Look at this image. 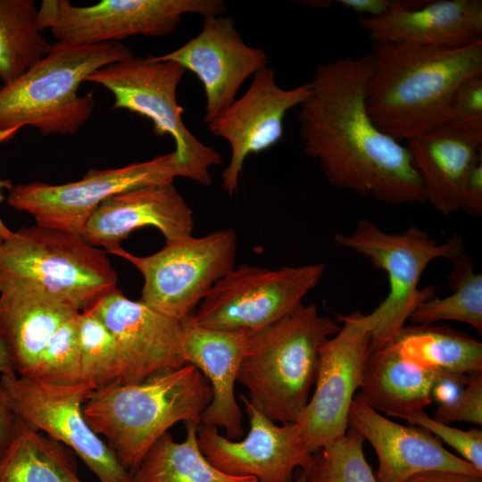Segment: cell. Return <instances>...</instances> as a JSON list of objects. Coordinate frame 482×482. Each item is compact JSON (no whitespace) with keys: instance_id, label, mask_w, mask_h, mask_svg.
Here are the masks:
<instances>
[{"instance_id":"cell-1","label":"cell","mask_w":482,"mask_h":482,"mask_svg":"<svg viewBox=\"0 0 482 482\" xmlns=\"http://www.w3.org/2000/svg\"><path fill=\"white\" fill-rule=\"evenodd\" d=\"M372 71L371 54L315 68L298 114L304 151L335 187L390 205L425 203L406 146L379 130L369 115L366 88Z\"/></svg>"},{"instance_id":"cell-2","label":"cell","mask_w":482,"mask_h":482,"mask_svg":"<svg viewBox=\"0 0 482 482\" xmlns=\"http://www.w3.org/2000/svg\"><path fill=\"white\" fill-rule=\"evenodd\" d=\"M370 54L367 110L398 142L447 124L459 87L482 76V39L457 48L372 43Z\"/></svg>"},{"instance_id":"cell-3","label":"cell","mask_w":482,"mask_h":482,"mask_svg":"<svg viewBox=\"0 0 482 482\" xmlns=\"http://www.w3.org/2000/svg\"><path fill=\"white\" fill-rule=\"evenodd\" d=\"M212 400L206 378L194 365L155 374L129 385L112 384L92 391L84 416L131 473L152 445L175 424L201 425Z\"/></svg>"},{"instance_id":"cell-4","label":"cell","mask_w":482,"mask_h":482,"mask_svg":"<svg viewBox=\"0 0 482 482\" xmlns=\"http://www.w3.org/2000/svg\"><path fill=\"white\" fill-rule=\"evenodd\" d=\"M131 54L120 42L52 44L45 57L0 87V144L12 140L27 127L44 136L77 133L95 108L92 93L79 95V85L96 70Z\"/></svg>"},{"instance_id":"cell-5","label":"cell","mask_w":482,"mask_h":482,"mask_svg":"<svg viewBox=\"0 0 482 482\" xmlns=\"http://www.w3.org/2000/svg\"><path fill=\"white\" fill-rule=\"evenodd\" d=\"M341 328L315 304H300L277 322L251 331L237 382L247 400L278 424L295 423L310 399L319 348Z\"/></svg>"},{"instance_id":"cell-6","label":"cell","mask_w":482,"mask_h":482,"mask_svg":"<svg viewBox=\"0 0 482 482\" xmlns=\"http://www.w3.org/2000/svg\"><path fill=\"white\" fill-rule=\"evenodd\" d=\"M107 252L77 234L36 224L0 241V289L36 287L81 312L117 288Z\"/></svg>"},{"instance_id":"cell-7","label":"cell","mask_w":482,"mask_h":482,"mask_svg":"<svg viewBox=\"0 0 482 482\" xmlns=\"http://www.w3.org/2000/svg\"><path fill=\"white\" fill-rule=\"evenodd\" d=\"M334 240L366 257L388 276V295L367 314L372 324L369 352L388 344L405 326L416 307L433 297L432 287L419 288L427 266L438 258L453 260L464 250V241L457 235L439 243L417 226L412 225L402 233H387L367 219L360 220L350 234H336Z\"/></svg>"},{"instance_id":"cell-8","label":"cell","mask_w":482,"mask_h":482,"mask_svg":"<svg viewBox=\"0 0 482 482\" xmlns=\"http://www.w3.org/2000/svg\"><path fill=\"white\" fill-rule=\"evenodd\" d=\"M185 72L178 62L131 54L96 70L85 82L108 89L114 97L112 110L125 109L144 116L153 122L155 135L171 136L181 178L209 187L212 183L209 169L220 164L223 158L203 144L182 120L184 109L178 103L177 88Z\"/></svg>"},{"instance_id":"cell-9","label":"cell","mask_w":482,"mask_h":482,"mask_svg":"<svg viewBox=\"0 0 482 482\" xmlns=\"http://www.w3.org/2000/svg\"><path fill=\"white\" fill-rule=\"evenodd\" d=\"M237 236L231 229L204 237L166 241L158 252L134 255L120 247L109 253L132 263L142 274L140 301L174 320L184 322L214 284L236 263Z\"/></svg>"},{"instance_id":"cell-10","label":"cell","mask_w":482,"mask_h":482,"mask_svg":"<svg viewBox=\"0 0 482 482\" xmlns=\"http://www.w3.org/2000/svg\"><path fill=\"white\" fill-rule=\"evenodd\" d=\"M324 270L323 263L278 269L235 266L214 284L189 320L216 330H258L302 304Z\"/></svg>"},{"instance_id":"cell-11","label":"cell","mask_w":482,"mask_h":482,"mask_svg":"<svg viewBox=\"0 0 482 482\" xmlns=\"http://www.w3.org/2000/svg\"><path fill=\"white\" fill-rule=\"evenodd\" d=\"M93 390L17 374L0 376V398L19 419L79 456L99 482H132V474L89 426L83 405Z\"/></svg>"},{"instance_id":"cell-12","label":"cell","mask_w":482,"mask_h":482,"mask_svg":"<svg viewBox=\"0 0 482 482\" xmlns=\"http://www.w3.org/2000/svg\"><path fill=\"white\" fill-rule=\"evenodd\" d=\"M222 0H102L76 6L69 0H43L37 10L41 31L57 42L75 46L120 42L129 36L162 37L172 33L185 13L204 18L223 15Z\"/></svg>"},{"instance_id":"cell-13","label":"cell","mask_w":482,"mask_h":482,"mask_svg":"<svg viewBox=\"0 0 482 482\" xmlns=\"http://www.w3.org/2000/svg\"><path fill=\"white\" fill-rule=\"evenodd\" d=\"M175 153L105 170H89L81 179L53 185L34 181L9 190L8 204L34 217L37 225L83 236L97 207L131 189L171 184L180 177Z\"/></svg>"},{"instance_id":"cell-14","label":"cell","mask_w":482,"mask_h":482,"mask_svg":"<svg viewBox=\"0 0 482 482\" xmlns=\"http://www.w3.org/2000/svg\"><path fill=\"white\" fill-rule=\"evenodd\" d=\"M336 320L343 326L319 348L314 392L295 422L312 453L345 436L369 354L372 324L368 315L354 312Z\"/></svg>"},{"instance_id":"cell-15","label":"cell","mask_w":482,"mask_h":482,"mask_svg":"<svg viewBox=\"0 0 482 482\" xmlns=\"http://www.w3.org/2000/svg\"><path fill=\"white\" fill-rule=\"evenodd\" d=\"M239 398L249 420V432L241 440L220 435L213 426L200 425L198 445L220 471L257 482H293L307 467L309 451L297 423L278 424L256 409L244 395Z\"/></svg>"},{"instance_id":"cell-16","label":"cell","mask_w":482,"mask_h":482,"mask_svg":"<svg viewBox=\"0 0 482 482\" xmlns=\"http://www.w3.org/2000/svg\"><path fill=\"white\" fill-rule=\"evenodd\" d=\"M311 91L309 81L285 89L276 82L268 65L257 71L246 92L217 118L207 123L209 131L230 146V160L222 172V187L229 195L238 189L246 157L276 145L284 134L287 112L300 106Z\"/></svg>"},{"instance_id":"cell-17","label":"cell","mask_w":482,"mask_h":482,"mask_svg":"<svg viewBox=\"0 0 482 482\" xmlns=\"http://www.w3.org/2000/svg\"><path fill=\"white\" fill-rule=\"evenodd\" d=\"M112 334L119 355L115 384H136L186 364L181 356L183 322L132 301L117 287L89 308Z\"/></svg>"},{"instance_id":"cell-18","label":"cell","mask_w":482,"mask_h":482,"mask_svg":"<svg viewBox=\"0 0 482 482\" xmlns=\"http://www.w3.org/2000/svg\"><path fill=\"white\" fill-rule=\"evenodd\" d=\"M156 58L178 62L197 77L205 94L206 124L236 100L246 79L268 64L266 53L246 45L234 20L223 15L204 18L197 36Z\"/></svg>"},{"instance_id":"cell-19","label":"cell","mask_w":482,"mask_h":482,"mask_svg":"<svg viewBox=\"0 0 482 482\" xmlns=\"http://www.w3.org/2000/svg\"><path fill=\"white\" fill-rule=\"evenodd\" d=\"M349 425L374 448L378 468V482H406L411 477L430 470H447L482 476V471L446 450L426 429L407 427L386 419L357 394L351 403Z\"/></svg>"},{"instance_id":"cell-20","label":"cell","mask_w":482,"mask_h":482,"mask_svg":"<svg viewBox=\"0 0 482 482\" xmlns=\"http://www.w3.org/2000/svg\"><path fill=\"white\" fill-rule=\"evenodd\" d=\"M372 43L457 48L482 39L481 0L402 1L379 17L359 20Z\"/></svg>"},{"instance_id":"cell-21","label":"cell","mask_w":482,"mask_h":482,"mask_svg":"<svg viewBox=\"0 0 482 482\" xmlns=\"http://www.w3.org/2000/svg\"><path fill=\"white\" fill-rule=\"evenodd\" d=\"M144 227L156 228L166 241L192 235L193 212L173 183L138 187L107 198L89 218L82 237L110 253Z\"/></svg>"},{"instance_id":"cell-22","label":"cell","mask_w":482,"mask_h":482,"mask_svg":"<svg viewBox=\"0 0 482 482\" xmlns=\"http://www.w3.org/2000/svg\"><path fill=\"white\" fill-rule=\"evenodd\" d=\"M251 330H216L200 327L189 319L183 322L181 356L208 380L212 400L201 424L223 428L227 437L244 434L243 413L235 396V386Z\"/></svg>"},{"instance_id":"cell-23","label":"cell","mask_w":482,"mask_h":482,"mask_svg":"<svg viewBox=\"0 0 482 482\" xmlns=\"http://www.w3.org/2000/svg\"><path fill=\"white\" fill-rule=\"evenodd\" d=\"M482 133L452 124L407 140L411 163L420 175L426 201L443 215L460 210L462 185L482 160Z\"/></svg>"},{"instance_id":"cell-24","label":"cell","mask_w":482,"mask_h":482,"mask_svg":"<svg viewBox=\"0 0 482 482\" xmlns=\"http://www.w3.org/2000/svg\"><path fill=\"white\" fill-rule=\"evenodd\" d=\"M79 312L33 286L0 289V337L17 375L31 372L54 332Z\"/></svg>"},{"instance_id":"cell-25","label":"cell","mask_w":482,"mask_h":482,"mask_svg":"<svg viewBox=\"0 0 482 482\" xmlns=\"http://www.w3.org/2000/svg\"><path fill=\"white\" fill-rule=\"evenodd\" d=\"M444 372L403 360L388 343L369 352L358 395L377 411L404 419L433 403L432 387Z\"/></svg>"},{"instance_id":"cell-26","label":"cell","mask_w":482,"mask_h":482,"mask_svg":"<svg viewBox=\"0 0 482 482\" xmlns=\"http://www.w3.org/2000/svg\"><path fill=\"white\" fill-rule=\"evenodd\" d=\"M75 456L67 446L16 417L0 449V482H84Z\"/></svg>"},{"instance_id":"cell-27","label":"cell","mask_w":482,"mask_h":482,"mask_svg":"<svg viewBox=\"0 0 482 482\" xmlns=\"http://www.w3.org/2000/svg\"><path fill=\"white\" fill-rule=\"evenodd\" d=\"M389 344L423 368L465 377L482 373V344L447 326H404Z\"/></svg>"},{"instance_id":"cell-28","label":"cell","mask_w":482,"mask_h":482,"mask_svg":"<svg viewBox=\"0 0 482 482\" xmlns=\"http://www.w3.org/2000/svg\"><path fill=\"white\" fill-rule=\"evenodd\" d=\"M186 438L176 442L169 432L149 449L131 473L132 482H257L225 474L212 466L197 441V425L187 422Z\"/></svg>"},{"instance_id":"cell-29","label":"cell","mask_w":482,"mask_h":482,"mask_svg":"<svg viewBox=\"0 0 482 482\" xmlns=\"http://www.w3.org/2000/svg\"><path fill=\"white\" fill-rule=\"evenodd\" d=\"M33 0H0V80L9 84L51 49L37 24Z\"/></svg>"},{"instance_id":"cell-30","label":"cell","mask_w":482,"mask_h":482,"mask_svg":"<svg viewBox=\"0 0 482 482\" xmlns=\"http://www.w3.org/2000/svg\"><path fill=\"white\" fill-rule=\"evenodd\" d=\"M452 294L431 297L420 303L409 320L413 325H433L439 320H457L482 332V275L474 270L472 261L460 254L453 259L448 276Z\"/></svg>"},{"instance_id":"cell-31","label":"cell","mask_w":482,"mask_h":482,"mask_svg":"<svg viewBox=\"0 0 482 482\" xmlns=\"http://www.w3.org/2000/svg\"><path fill=\"white\" fill-rule=\"evenodd\" d=\"M79 383L93 391L115 384L119 377V355L115 339L90 310L78 314Z\"/></svg>"},{"instance_id":"cell-32","label":"cell","mask_w":482,"mask_h":482,"mask_svg":"<svg viewBox=\"0 0 482 482\" xmlns=\"http://www.w3.org/2000/svg\"><path fill=\"white\" fill-rule=\"evenodd\" d=\"M364 441L349 425L342 438L312 453L301 469L305 482H378L363 453Z\"/></svg>"},{"instance_id":"cell-33","label":"cell","mask_w":482,"mask_h":482,"mask_svg":"<svg viewBox=\"0 0 482 482\" xmlns=\"http://www.w3.org/2000/svg\"><path fill=\"white\" fill-rule=\"evenodd\" d=\"M79 312L54 332L35 367L26 377L56 384L79 383Z\"/></svg>"},{"instance_id":"cell-34","label":"cell","mask_w":482,"mask_h":482,"mask_svg":"<svg viewBox=\"0 0 482 482\" xmlns=\"http://www.w3.org/2000/svg\"><path fill=\"white\" fill-rule=\"evenodd\" d=\"M410 424L420 427L455 451L460 457L482 471V431L478 428L468 430L450 427L428 416L425 411L404 418Z\"/></svg>"},{"instance_id":"cell-35","label":"cell","mask_w":482,"mask_h":482,"mask_svg":"<svg viewBox=\"0 0 482 482\" xmlns=\"http://www.w3.org/2000/svg\"><path fill=\"white\" fill-rule=\"evenodd\" d=\"M447 124L482 133V76L471 78L459 87Z\"/></svg>"},{"instance_id":"cell-36","label":"cell","mask_w":482,"mask_h":482,"mask_svg":"<svg viewBox=\"0 0 482 482\" xmlns=\"http://www.w3.org/2000/svg\"><path fill=\"white\" fill-rule=\"evenodd\" d=\"M434 420L450 423L466 421L482 425V373L473 376L450 404L438 405Z\"/></svg>"},{"instance_id":"cell-37","label":"cell","mask_w":482,"mask_h":482,"mask_svg":"<svg viewBox=\"0 0 482 482\" xmlns=\"http://www.w3.org/2000/svg\"><path fill=\"white\" fill-rule=\"evenodd\" d=\"M460 210L471 217L482 214V160L472 168L462 185Z\"/></svg>"},{"instance_id":"cell-38","label":"cell","mask_w":482,"mask_h":482,"mask_svg":"<svg viewBox=\"0 0 482 482\" xmlns=\"http://www.w3.org/2000/svg\"><path fill=\"white\" fill-rule=\"evenodd\" d=\"M472 377L444 372L432 387L431 396L433 402L438 403L439 405L452 403Z\"/></svg>"},{"instance_id":"cell-39","label":"cell","mask_w":482,"mask_h":482,"mask_svg":"<svg viewBox=\"0 0 482 482\" xmlns=\"http://www.w3.org/2000/svg\"><path fill=\"white\" fill-rule=\"evenodd\" d=\"M397 0H339L343 7L358 14H368V17H379L389 12Z\"/></svg>"},{"instance_id":"cell-40","label":"cell","mask_w":482,"mask_h":482,"mask_svg":"<svg viewBox=\"0 0 482 482\" xmlns=\"http://www.w3.org/2000/svg\"><path fill=\"white\" fill-rule=\"evenodd\" d=\"M406 482H482V476L447 470H430L416 474Z\"/></svg>"},{"instance_id":"cell-41","label":"cell","mask_w":482,"mask_h":482,"mask_svg":"<svg viewBox=\"0 0 482 482\" xmlns=\"http://www.w3.org/2000/svg\"><path fill=\"white\" fill-rule=\"evenodd\" d=\"M16 416L0 398V449L10 437Z\"/></svg>"},{"instance_id":"cell-42","label":"cell","mask_w":482,"mask_h":482,"mask_svg":"<svg viewBox=\"0 0 482 482\" xmlns=\"http://www.w3.org/2000/svg\"><path fill=\"white\" fill-rule=\"evenodd\" d=\"M0 374L12 375L16 374L15 370L11 362L8 352L0 337Z\"/></svg>"},{"instance_id":"cell-43","label":"cell","mask_w":482,"mask_h":482,"mask_svg":"<svg viewBox=\"0 0 482 482\" xmlns=\"http://www.w3.org/2000/svg\"><path fill=\"white\" fill-rule=\"evenodd\" d=\"M13 187L10 179H0V203L4 200V190H10ZM12 231L10 230L0 218V241L7 239Z\"/></svg>"},{"instance_id":"cell-44","label":"cell","mask_w":482,"mask_h":482,"mask_svg":"<svg viewBox=\"0 0 482 482\" xmlns=\"http://www.w3.org/2000/svg\"><path fill=\"white\" fill-rule=\"evenodd\" d=\"M293 482H305L304 474L302 470H299L295 474V478Z\"/></svg>"}]
</instances>
